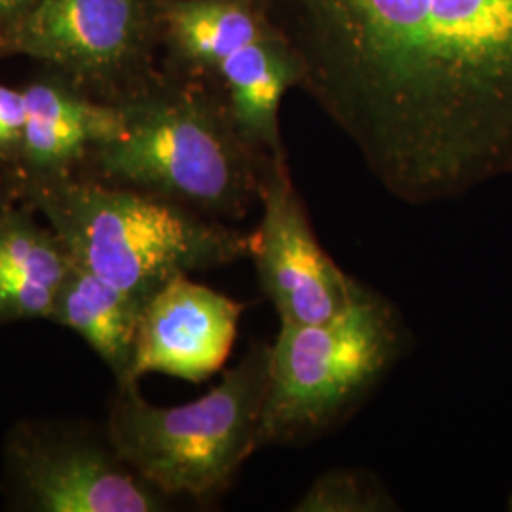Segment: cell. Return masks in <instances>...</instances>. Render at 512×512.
Wrapping results in <instances>:
<instances>
[{
	"label": "cell",
	"instance_id": "cell-1",
	"mask_svg": "<svg viewBox=\"0 0 512 512\" xmlns=\"http://www.w3.org/2000/svg\"><path fill=\"white\" fill-rule=\"evenodd\" d=\"M306 93L408 205L512 175V0H266Z\"/></svg>",
	"mask_w": 512,
	"mask_h": 512
},
{
	"label": "cell",
	"instance_id": "cell-2",
	"mask_svg": "<svg viewBox=\"0 0 512 512\" xmlns=\"http://www.w3.org/2000/svg\"><path fill=\"white\" fill-rule=\"evenodd\" d=\"M122 129L90 150L97 181L179 203L220 222L247 219L277 154L238 128L217 86L175 74L120 103Z\"/></svg>",
	"mask_w": 512,
	"mask_h": 512
},
{
	"label": "cell",
	"instance_id": "cell-3",
	"mask_svg": "<svg viewBox=\"0 0 512 512\" xmlns=\"http://www.w3.org/2000/svg\"><path fill=\"white\" fill-rule=\"evenodd\" d=\"M74 262L143 308L165 283L251 258L255 234L128 186L71 175L21 181Z\"/></svg>",
	"mask_w": 512,
	"mask_h": 512
},
{
	"label": "cell",
	"instance_id": "cell-4",
	"mask_svg": "<svg viewBox=\"0 0 512 512\" xmlns=\"http://www.w3.org/2000/svg\"><path fill=\"white\" fill-rule=\"evenodd\" d=\"M270 353L272 344L251 342L219 384L181 406H156L139 384L118 385L105 427L110 442L133 471L171 499L220 494L260 450Z\"/></svg>",
	"mask_w": 512,
	"mask_h": 512
},
{
	"label": "cell",
	"instance_id": "cell-5",
	"mask_svg": "<svg viewBox=\"0 0 512 512\" xmlns=\"http://www.w3.org/2000/svg\"><path fill=\"white\" fill-rule=\"evenodd\" d=\"M401 311L368 285L327 323H279L258 446L319 439L349 420L406 349Z\"/></svg>",
	"mask_w": 512,
	"mask_h": 512
},
{
	"label": "cell",
	"instance_id": "cell-6",
	"mask_svg": "<svg viewBox=\"0 0 512 512\" xmlns=\"http://www.w3.org/2000/svg\"><path fill=\"white\" fill-rule=\"evenodd\" d=\"M12 509L29 512H160L171 497L133 471L99 433L67 421H19L4 442Z\"/></svg>",
	"mask_w": 512,
	"mask_h": 512
},
{
	"label": "cell",
	"instance_id": "cell-7",
	"mask_svg": "<svg viewBox=\"0 0 512 512\" xmlns=\"http://www.w3.org/2000/svg\"><path fill=\"white\" fill-rule=\"evenodd\" d=\"M260 207L251 260L279 323L319 325L348 310L366 285L346 274L319 243L287 154H277L268 165Z\"/></svg>",
	"mask_w": 512,
	"mask_h": 512
},
{
	"label": "cell",
	"instance_id": "cell-8",
	"mask_svg": "<svg viewBox=\"0 0 512 512\" xmlns=\"http://www.w3.org/2000/svg\"><path fill=\"white\" fill-rule=\"evenodd\" d=\"M245 308L190 275L171 279L143 308L126 384H139L147 374L190 384L209 380L226 365Z\"/></svg>",
	"mask_w": 512,
	"mask_h": 512
},
{
	"label": "cell",
	"instance_id": "cell-9",
	"mask_svg": "<svg viewBox=\"0 0 512 512\" xmlns=\"http://www.w3.org/2000/svg\"><path fill=\"white\" fill-rule=\"evenodd\" d=\"M152 35L156 0H40L10 38L25 54L95 76L141 67Z\"/></svg>",
	"mask_w": 512,
	"mask_h": 512
},
{
	"label": "cell",
	"instance_id": "cell-10",
	"mask_svg": "<svg viewBox=\"0 0 512 512\" xmlns=\"http://www.w3.org/2000/svg\"><path fill=\"white\" fill-rule=\"evenodd\" d=\"M21 181L71 175V167L122 129L120 105H101L52 82L25 90ZM19 181V183H21Z\"/></svg>",
	"mask_w": 512,
	"mask_h": 512
},
{
	"label": "cell",
	"instance_id": "cell-11",
	"mask_svg": "<svg viewBox=\"0 0 512 512\" xmlns=\"http://www.w3.org/2000/svg\"><path fill=\"white\" fill-rule=\"evenodd\" d=\"M156 10L177 74L209 84L230 55L279 29L266 0H156Z\"/></svg>",
	"mask_w": 512,
	"mask_h": 512
},
{
	"label": "cell",
	"instance_id": "cell-12",
	"mask_svg": "<svg viewBox=\"0 0 512 512\" xmlns=\"http://www.w3.org/2000/svg\"><path fill=\"white\" fill-rule=\"evenodd\" d=\"M29 205L0 219V325L46 319L73 256Z\"/></svg>",
	"mask_w": 512,
	"mask_h": 512
},
{
	"label": "cell",
	"instance_id": "cell-13",
	"mask_svg": "<svg viewBox=\"0 0 512 512\" xmlns=\"http://www.w3.org/2000/svg\"><path fill=\"white\" fill-rule=\"evenodd\" d=\"M141 313L139 302L73 260L55 294L48 321L76 332L120 385L128 382L133 365Z\"/></svg>",
	"mask_w": 512,
	"mask_h": 512
},
{
	"label": "cell",
	"instance_id": "cell-14",
	"mask_svg": "<svg viewBox=\"0 0 512 512\" xmlns=\"http://www.w3.org/2000/svg\"><path fill=\"white\" fill-rule=\"evenodd\" d=\"M380 476L340 467L317 476L310 488L294 503V512H393L399 511Z\"/></svg>",
	"mask_w": 512,
	"mask_h": 512
},
{
	"label": "cell",
	"instance_id": "cell-15",
	"mask_svg": "<svg viewBox=\"0 0 512 512\" xmlns=\"http://www.w3.org/2000/svg\"><path fill=\"white\" fill-rule=\"evenodd\" d=\"M27 124L23 90L0 84V162L19 164Z\"/></svg>",
	"mask_w": 512,
	"mask_h": 512
},
{
	"label": "cell",
	"instance_id": "cell-16",
	"mask_svg": "<svg viewBox=\"0 0 512 512\" xmlns=\"http://www.w3.org/2000/svg\"><path fill=\"white\" fill-rule=\"evenodd\" d=\"M40 0H0V31L12 35Z\"/></svg>",
	"mask_w": 512,
	"mask_h": 512
},
{
	"label": "cell",
	"instance_id": "cell-17",
	"mask_svg": "<svg viewBox=\"0 0 512 512\" xmlns=\"http://www.w3.org/2000/svg\"><path fill=\"white\" fill-rule=\"evenodd\" d=\"M21 198V184H10L0 175V219Z\"/></svg>",
	"mask_w": 512,
	"mask_h": 512
}]
</instances>
